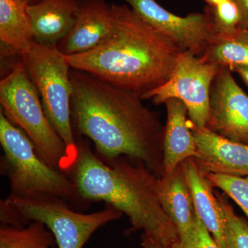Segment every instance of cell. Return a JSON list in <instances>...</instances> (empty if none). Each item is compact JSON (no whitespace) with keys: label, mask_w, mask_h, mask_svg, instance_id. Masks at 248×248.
Instances as JSON below:
<instances>
[{"label":"cell","mask_w":248,"mask_h":248,"mask_svg":"<svg viewBox=\"0 0 248 248\" xmlns=\"http://www.w3.org/2000/svg\"><path fill=\"white\" fill-rule=\"evenodd\" d=\"M164 104L167 118L164 130V175L170 174L183 161L197 154L185 104L174 98L168 99Z\"/></svg>","instance_id":"2e32d148"},{"label":"cell","mask_w":248,"mask_h":248,"mask_svg":"<svg viewBox=\"0 0 248 248\" xmlns=\"http://www.w3.org/2000/svg\"><path fill=\"white\" fill-rule=\"evenodd\" d=\"M220 67L184 51L178 59L169 81L143 95L155 105L169 99H177L185 104L189 122L199 128H205L210 115V90Z\"/></svg>","instance_id":"ba28073f"},{"label":"cell","mask_w":248,"mask_h":248,"mask_svg":"<svg viewBox=\"0 0 248 248\" xmlns=\"http://www.w3.org/2000/svg\"><path fill=\"white\" fill-rule=\"evenodd\" d=\"M210 7L214 8L218 6L219 4L226 2L228 0H204Z\"/></svg>","instance_id":"4316f807"},{"label":"cell","mask_w":248,"mask_h":248,"mask_svg":"<svg viewBox=\"0 0 248 248\" xmlns=\"http://www.w3.org/2000/svg\"><path fill=\"white\" fill-rule=\"evenodd\" d=\"M232 71L237 73L245 84L248 86V66H236L233 68Z\"/></svg>","instance_id":"484cf974"},{"label":"cell","mask_w":248,"mask_h":248,"mask_svg":"<svg viewBox=\"0 0 248 248\" xmlns=\"http://www.w3.org/2000/svg\"><path fill=\"white\" fill-rule=\"evenodd\" d=\"M113 28L112 4L105 0H83L73 29L57 47L65 55L87 53L108 40Z\"/></svg>","instance_id":"7c38bea8"},{"label":"cell","mask_w":248,"mask_h":248,"mask_svg":"<svg viewBox=\"0 0 248 248\" xmlns=\"http://www.w3.org/2000/svg\"><path fill=\"white\" fill-rule=\"evenodd\" d=\"M0 104L6 116L33 143L44 161L63 172L71 171L66 145L46 115L38 91L22 61L13 66L0 81Z\"/></svg>","instance_id":"277c9868"},{"label":"cell","mask_w":248,"mask_h":248,"mask_svg":"<svg viewBox=\"0 0 248 248\" xmlns=\"http://www.w3.org/2000/svg\"><path fill=\"white\" fill-rule=\"evenodd\" d=\"M28 4L24 0H0V40L22 57L35 42Z\"/></svg>","instance_id":"e0dca14e"},{"label":"cell","mask_w":248,"mask_h":248,"mask_svg":"<svg viewBox=\"0 0 248 248\" xmlns=\"http://www.w3.org/2000/svg\"><path fill=\"white\" fill-rule=\"evenodd\" d=\"M145 22L169 36L184 50L202 55L217 37L211 9L185 17L165 9L156 0H122Z\"/></svg>","instance_id":"9c48e42d"},{"label":"cell","mask_w":248,"mask_h":248,"mask_svg":"<svg viewBox=\"0 0 248 248\" xmlns=\"http://www.w3.org/2000/svg\"><path fill=\"white\" fill-rule=\"evenodd\" d=\"M25 2H27V4H31L34 0H24Z\"/></svg>","instance_id":"83f0119b"},{"label":"cell","mask_w":248,"mask_h":248,"mask_svg":"<svg viewBox=\"0 0 248 248\" xmlns=\"http://www.w3.org/2000/svg\"><path fill=\"white\" fill-rule=\"evenodd\" d=\"M0 248H58L55 236L42 222H29L24 226L1 225Z\"/></svg>","instance_id":"d6986e66"},{"label":"cell","mask_w":248,"mask_h":248,"mask_svg":"<svg viewBox=\"0 0 248 248\" xmlns=\"http://www.w3.org/2000/svg\"><path fill=\"white\" fill-rule=\"evenodd\" d=\"M83 0H40L29 4L34 40L46 46H58L73 29Z\"/></svg>","instance_id":"5bb4252c"},{"label":"cell","mask_w":248,"mask_h":248,"mask_svg":"<svg viewBox=\"0 0 248 248\" xmlns=\"http://www.w3.org/2000/svg\"><path fill=\"white\" fill-rule=\"evenodd\" d=\"M141 245L142 248H164L156 240L146 233H143L141 235Z\"/></svg>","instance_id":"d4e9b609"},{"label":"cell","mask_w":248,"mask_h":248,"mask_svg":"<svg viewBox=\"0 0 248 248\" xmlns=\"http://www.w3.org/2000/svg\"><path fill=\"white\" fill-rule=\"evenodd\" d=\"M112 8L114 28L108 40L87 53L66 55L67 62L142 98L169 81L184 50L128 5L113 3Z\"/></svg>","instance_id":"7a4b0ae2"},{"label":"cell","mask_w":248,"mask_h":248,"mask_svg":"<svg viewBox=\"0 0 248 248\" xmlns=\"http://www.w3.org/2000/svg\"><path fill=\"white\" fill-rule=\"evenodd\" d=\"M197 237L193 243L186 246L179 241L167 248H220L210 232L199 218L198 215L197 218Z\"/></svg>","instance_id":"603a6c76"},{"label":"cell","mask_w":248,"mask_h":248,"mask_svg":"<svg viewBox=\"0 0 248 248\" xmlns=\"http://www.w3.org/2000/svg\"><path fill=\"white\" fill-rule=\"evenodd\" d=\"M181 164L199 218L220 248H231L226 217L214 193L213 186L192 158Z\"/></svg>","instance_id":"9a60e30c"},{"label":"cell","mask_w":248,"mask_h":248,"mask_svg":"<svg viewBox=\"0 0 248 248\" xmlns=\"http://www.w3.org/2000/svg\"><path fill=\"white\" fill-rule=\"evenodd\" d=\"M201 57L231 71L236 66H248V29L239 27L228 33L218 34Z\"/></svg>","instance_id":"ac0fdd59"},{"label":"cell","mask_w":248,"mask_h":248,"mask_svg":"<svg viewBox=\"0 0 248 248\" xmlns=\"http://www.w3.org/2000/svg\"><path fill=\"white\" fill-rule=\"evenodd\" d=\"M157 191L161 206L177 228L179 241L186 246L193 243L197 234V215L182 164L159 178Z\"/></svg>","instance_id":"4fadbf2b"},{"label":"cell","mask_w":248,"mask_h":248,"mask_svg":"<svg viewBox=\"0 0 248 248\" xmlns=\"http://www.w3.org/2000/svg\"><path fill=\"white\" fill-rule=\"evenodd\" d=\"M78 143L71 171L80 197L112 205L128 217L129 231H142L164 248L179 241L177 228L160 203L156 174L125 156L104 161L87 143Z\"/></svg>","instance_id":"3957f363"},{"label":"cell","mask_w":248,"mask_h":248,"mask_svg":"<svg viewBox=\"0 0 248 248\" xmlns=\"http://www.w3.org/2000/svg\"><path fill=\"white\" fill-rule=\"evenodd\" d=\"M197 154L194 161L204 173L248 176V146L232 141L207 128L190 123Z\"/></svg>","instance_id":"8fae6325"},{"label":"cell","mask_w":248,"mask_h":248,"mask_svg":"<svg viewBox=\"0 0 248 248\" xmlns=\"http://www.w3.org/2000/svg\"><path fill=\"white\" fill-rule=\"evenodd\" d=\"M210 8L217 35L232 32L241 27V11L234 0H228L216 7Z\"/></svg>","instance_id":"7402d4cb"},{"label":"cell","mask_w":248,"mask_h":248,"mask_svg":"<svg viewBox=\"0 0 248 248\" xmlns=\"http://www.w3.org/2000/svg\"><path fill=\"white\" fill-rule=\"evenodd\" d=\"M205 128L227 140L248 146V96L226 67H220L213 80Z\"/></svg>","instance_id":"30bf717a"},{"label":"cell","mask_w":248,"mask_h":248,"mask_svg":"<svg viewBox=\"0 0 248 248\" xmlns=\"http://www.w3.org/2000/svg\"><path fill=\"white\" fill-rule=\"evenodd\" d=\"M0 143L5 172L16 197L46 194L63 199L78 195L76 184L64 172L54 169L37 154L33 143L0 110Z\"/></svg>","instance_id":"5b68a950"},{"label":"cell","mask_w":248,"mask_h":248,"mask_svg":"<svg viewBox=\"0 0 248 248\" xmlns=\"http://www.w3.org/2000/svg\"><path fill=\"white\" fill-rule=\"evenodd\" d=\"M5 201L14 209L22 226L37 221L48 227L58 248H82L94 232L123 215L108 204L95 213H77L62 199L46 194L27 197L10 195Z\"/></svg>","instance_id":"52a82bcc"},{"label":"cell","mask_w":248,"mask_h":248,"mask_svg":"<svg viewBox=\"0 0 248 248\" xmlns=\"http://www.w3.org/2000/svg\"><path fill=\"white\" fill-rule=\"evenodd\" d=\"M22 62L38 91L46 115L66 145L73 168L79 147L72 122L73 86L66 55L57 46H46L34 42Z\"/></svg>","instance_id":"8992f818"},{"label":"cell","mask_w":248,"mask_h":248,"mask_svg":"<svg viewBox=\"0 0 248 248\" xmlns=\"http://www.w3.org/2000/svg\"><path fill=\"white\" fill-rule=\"evenodd\" d=\"M215 194L226 217L230 248H248V223L235 213L225 195L218 192Z\"/></svg>","instance_id":"44dd1931"},{"label":"cell","mask_w":248,"mask_h":248,"mask_svg":"<svg viewBox=\"0 0 248 248\" xmlns=\"http://www.w3.org/2000/svg\"><path fill=\"white\" fill-rule=\"evenodd\" d=\"M73 128L104 161L125 156L164 175L165 126L135 93L71 68Z\"/></svg>","instance_id":"6da1fadb"},{"label":"cell","mask_w":248,"mask_h":248,"mask_svg":"<svg viewBox=\"0 0 248 248\" xmlns=\"http://www.w3.org/2000/svg\"><path fill=\"white\" fill-rule=\"evenodd\" d=\"M239 6L241 15V27L248 30V0H234Z\"/></svg>","instance_id":"cb8c5ba5"},{"label":"cell","mask_w":248,"mask_h":248,"mask_svg":"<svg viewBox=\"0 0 248 248\" xmlns=\"http://www.w3.org/2000/svg\"><path fill=\"white\" fill-rule=\"evenodd\" d=\"M213 187L221 189L242 209L248 218V176L236 177L226 174L205 173Z\"/></svg>","instance_id":"ffe728a7"}]
</instances>
